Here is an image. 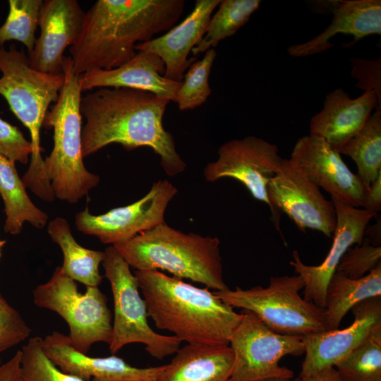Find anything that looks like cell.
I'll list each match as a JSON object with an SVG mask.
<instances>
[{
  "mask_svg": "<svg viewBox=\"0 0 381 381\" xmlns=\"http://www.w3.org/2000/svg\"><path fill=\"white\" fill-rule=\"evenodd\" d=\"M170 101L152 92L127 87H102L81 98L85 119L82 129L83 158L112 143L126 150L150 147L169 176L183 172L185 162L176 151L172 134L163 126Z\"/></svg>",
  "mask_w": 381,
  "mask_h": 381,
  "instance_id": "obj_1",
  "label": "cell"
},
{
  "mask_svg": "<svg viewBox=\"0 0 381 381\" xmlns=\"http://www.w3.org/2000/svg\"><path fill=\"white\" fill-rule=\"evenodd\" d=\"M184 0H98L85 13L81 32L69 48L73 70L80 75L110 70L133 59L135 46L171 29Z\"/></svg>",
  "mask_w": 381,
  "mask_h": 381,
  "instance_id": "obj_2",
  "label": "cell"
},
{
  "mask_svg": "<svg viewBox=\"0 0 381 381\" xmlns=\"http://www.w3.org/2000/svg\"><path fill=\"white\" fill-rule=\"evenodd\" d=\"M148 316L155 326L188 344L229 345L242 314L208 288L159 270H135Z\"/></svg>",
  "mask_w": 381,
  "mask_h": 381,
  "instance_id": "obj_3",
  "label": "cell"
},
{
  "mask_svg": "<svg viewBox=\"0 0 381 381\" xmlns=\"http://www.w3.org/2000/svg\"><path fill=\"white\" fill-rule=\"evenodd\" d=\"M0 95L30 135V164L22 180L36 196L51 202L56 197L41 155L40 129L50 104L57 101L64 83V73H46L32 68L28 56L14 44L8 50L0 48Z\"/></svg>",
  "mask_w": 381,
  "mask_h": 381,
  "instance_id": "obj_4",
  "label": "cell"
},
{
  "mask_svg": "<svg viewBox=\"0 0 381 381\" xmlns=\"http://www.w3.org/2000/svg\"><path fill=\"white\" fill-rule=\"evenodd\" d=\"M217 237L183 233L165 222L114 245L136 270H164L216 291L229 289L223 278Z\"/></svg>",
  "mask_w": 381,
  "mask_h": 381,
  "instance_id": "obj_5",
  "label": "cell"
},
{
  "mask_svg": "<svg viewBox=\"0 0 381 381\" xmlns=\"http://www.w3.org/2000/svg\"><path fill=\"white\" fill-rule=\"evenodd\" d=\"M64 83L54 106L47 112L43 126L54 131V147L44 164L58 199L78 202L97 186L100 178L87 171L82 154V90L80 75L73 70L70 56H64Z\"/></svg>",
  "mask_w": 381,
  "mask_h": 381,
  "instance_id": "obj_6",
  "label": "cell"
},
{
  "mask_svg": "<svg viewBox=\"0 0 381 381\" xmlns=\"http://www.w3.org/2000/svg\"><path fill=\"white\" fill-rule=\"evenodd\" d=\"M301 276L272 277L267 287L248 289L237 286L214 293L234 308L251 311L277 333L304 337L322 332L323 308L302 298Z\"/></svg>",
  "mask_w": 381,
  "mask_h": 381,
  "instance_id": "obj_7",
  "label": "cell"
},
{
  "mask_svg": "<svg viewBox=\"0 0 381 381\" xmlns=\"http://www.w3.org/2000/svg\"><path fill=\"white\" fill-rule=\"evenodd\" d=\"M104 253V276L111 285L114 300L112 334L109 344L111 353L114 355L127 344L139 343L145 345L151 356L159 360L174 354L181 341L174 335L161 334L152 329L138 279L128 264L113 246L107 247Z\"/></svg>",
  "mask_w": 381,
  "mask_h": 381,
  "instance_id": "obj_8",
  "label": "cell"
},
{
  "mask_svg": "<svg viewBox=\"0 0 381 381\" xmlns=\"http://www.w3.org/2000/svg\"><path fill=\"white\" fill-rule=\"evenodd\" d=\"M34 303L59 315L69 329L72 346L87 354L97 342L109 344L112 334L111 313L107 298L98 286L78 291L75 281L57 267L47 282L33 290Z\"/></svg>",
  "mask_w": 381,
  "mask_h": 381,
  "instance_id": "obj_9",
  "label": "cell"
},
{
  "mask_svg": "<svg viewBox=\"0 0 381 381\" xmlns=\"http://www.w3.org/2000/svg\"><path fill=\"white\" fill-rule=\"evenodd\" d=\"M241 314L229 341L234 364L229 381L294 377V372L281 366L279 361L287 355L303 354V337L275 332L251 311L242 310Z\"/></svg>",
  "mask_w": 381,
  "mask_h": 381,
  "instance_id": "obj_10",
  "label": "cell"
},
{
  "mask_svg": "<svg viewBox=\"0 0 381 381\" xmlns=\"http://www.w3.org/2000/svg\"><path fill=\"white\" fill-rule=\"evenodd\" d=\"M270 210L280 231V212L301 230L310 229L331 237L337 226L334 205L289 159H283L267 186ZM281 233V231H280Z\"/></svg>",
  "mask_w": 381,
  "mask_h": 381,
  "instance_id": "obj_11",
  "label": "cell"
},
{
  "mask_svg": "<svg viewBox=\"0 0 381 381\" xmlns=\"http://www.w3.org/2000/svg\"><path fill=\"white\" fill-rule=\"evenodd\" d=\"M177 192L169 181L159 180L146 195L128 205L99 215L85 207L76 214L75 226L79 231L114 246L164 223L166 209Z\"/></svg>",
  "mask_w": 381,
  "mask_h": 381,
  "instance_id": "obj_12",
  "label": "cell"
},
{
  "mask_svg": "<svg viewBox=\"0 0 381 381\" xmlns=\"http://www.w3.org/2000/svg\"><path fill=\"white\" fill-rule=\"evenodd\" d=\"M276 145L255 136L231 140L218 150V159L204 169L205 179L231 178L241 182L257 200L270 209L267 186L282 161Z\"/></svg>",
  "mask_w": 381,
  "mask_h": 381,
  "instance_id": "obj_13",
  "label": "cell"
},
{
  "mask_svg": "<svg viewBox=\"0 0 381 381\" xmlns=\"http://www.w3.org/2000/svg\"><path fill=\"white\" fill-rule=\"evenodd\" d=\"M337 226L333 234V243L329 253L319 265L303 263L297 250H294V260L289 264L294 272L304 282V299L324 308L325 294L331 277L346 250L353 245H361L370 221L376 214L363 208L354 207L336 196L332 195Z\"/></svg>",
  "mask_w": 381,
  "mask_h": 381,
  "instance_id": "obj_14",
  "label": "cell"
},
{
  "mask_svg": "<svg viewBox=\"0 0 381 381\" xmlns=\"http://www.w3.org/2000/svg\"><path fill=\"white\" fill-rule=\"evenodd\" d=\"M351 310L353 321L349 327L303 337L305 358L298 377L334 367L381 327V297L366 299Z\"/></svg>",
  "mask_w": 381,
  "mask_h": 381,
  "instance_id": "obj_15",
  "label": "cell"
},
{
  "mask_svg": "<svg viewBox=\"0 0 381 381\" xmlns=\"http://www.w3.org/2000/svg\"><path fill=\"white\" fill-rule=\"evenodd\" d=\"M307 178L331 196L363 207L365 188L338 150L322 138L306 135L296 143L289 159Z\"/></svg>",
  "mask_w": 381,
  "mask_h": 381,
  "instance_id": "obj_16",
  "label": "cell"
},
{
  "mask_svg": "<svg viewBox=\"0 0 381 381\" xmlns=\"http://www.w3.org/2000/svg\"><path fill=\"white\" fill-rule=\"evenodd\" d=\"M85 13L76 0H45L40 11V35L28 58L32 68L62 74L64 52L78 37Z\"/></svg>",
  "mask_w": 381,
  "mask_h": 381,
  "instance_id": "obj_17",
  "label": "cell"
},
{
  "mask_svg": "<svg viewBox=\"0 0 381 381\" xmlns=\"http://www.w3.org/2000/svg\"><path fill=\"white\" fill-rule=\"evenodd\" d=\"M42 347L61 371L84 381H157L165 366L138 368L114 355L90 357L75 350L68 335L57 331L42 339Z\"/></svg>",
  "mask_w": 381,
  "mask_h": 381,
  "instance_id": "obj_18",
  "label": "cell"
},
{
  "mask_svg": "<svg viewBox=\"0 0 381 381\" xmlns=\"http://www.w3.org/2000/svg\"><path fill=\"white\" fill-rule=\"evenodd\" d=\"M381 110V98L374 91L352 99L342 89L328 93L323 109L310 121V135L325 140L337 150L365 126L372 111Z\"/></svg>",
  "mask_w": 381,
  "mask_h": 381,
  "instance_id": "obj_19",
  "label": "cell"
},
{
  "mask_svg": "<svg viewBox=\"0 0 381 381\" xmlns=\"http://www.w3.org/2000/svg\"><path fill=\"white\" fill-rule=\"evenodd\" d=\"M220 2L221 0H197L193 11L181 23L161 37L136 44L135 51H147L157 55L165 66L164 76L182 82L186 69L198 59V56L188 59V56L205 35L211 14Z\"/></svg>",
  "mask_w": 381,
  "mask_h": 381,
  "instance_id": "obj_20",
  "label": "cell"
},
{
  "mask_svg": "<svg viewBox=\"0 0 381 381\" xmlns=\"http://www.w3.org/2000/svg\"><path fill=\"white\" fill-rule=\"evenodd\" d=\"M164 61L156 54L138 51L125 64L110 70L93 69L80 75L82 91L102 87H127L147 91L176 101L182 82L166 78Z\"/></svg>",
  "mask_w": 381,
  "mask_h": 381,
  "instance_id": "obj_21",
  "label": "cell"
},
{
  "mask_svg": "<svg viewBox=\"0 0 381 381\" xmlns=\"http://www.w3.org/2000/svg\"><path fill=\"white\" fill-rule=\"evenodd\" d=\"M331 24L312 40L292 45L288 54L294 57L310 56L324 52L333 47L330 39L337 34L350 35L351 43L344 44L350 47L365 37L381 35V1L349 0L333 1Z\"/></svg>",
  "mask_w": 381,
  "mask_h": 381,
  "instance_id": "obj_22",
  "label": "cell"
},
{
  "mask_svg": "<svg viewBox=\"0 0 381 381\" xmlns=\"http://www.w3.org/2000/svg\"><path fill=\"white\" fill-rule=\"evenodd\" d=\"M165 365L157 381H229L234 353L229 345L188 344Z\"/></svg>",
  "mask_w": 381,
  "mask_h": 381,
  "instance_id": "obj_23",
  "label": "cell"
},
{
  "mask_svg": "<svg viewBox=\"0 0 381 381\" xmlns=\"http://www.w3.org/2000/svg\"><path fill=\"white\" fill-rule=\"evenodd\" d=\"M373 297H381V262L368 274L357 279L335 272L326 290L322 312L325 329H339L349 310Z\"/></svg>",
  "mask_w": 381,
  "mask_h": 381,
  "instance_id": "obj_24",
  "label": "cell"
},
{
  "mask_svg": "<svg viewBox=\"0 0 381 381\" xmlns=\"http://www.w3.org/2000/svg\"><path fill=\"white\" fill-rule=\"evenodd\" d=\"M0 195L4 204V231L6 233L20 234L25 222L37 229H42L47 224L48 215L30 198L15 163L1 155Z\"/></svg>",
  "mask_w": 381,
  "mask_h": 381,
  "instance_id": "obj_25",
  "label": "cell"
},
{
  "mask_svg": "<svg viewBox=\"0 0 381 381\" xmlns=\"http://www.w3.org/2000/svg\"><path fill=\"white\" fill-rule=\"evenodd\" d=\"M47 233L62 251L64 261L61 267L64 274L86 286H98L103 277L99 273V265L104 259V252L78 244L64 218L56 217L50 221Z\"/></svg>",
  "mask_w": 381,
  "mask_h": 381,
  "instance_id": "obj_26",
  "label": "cell"
},
{
  "mask_svg": "<svg viewBox=\"0 0 381 381\" xmlns=\"http://www.w3.org/2000/svg\"><path fill=\"white\" fill-rule=\"evenodd\" d=\"M339 152L354 161L356 174L367 189L381 174V110H375L363 129Z\"/></svg>",
  "mask_w": 381,
  "mask_h": 381,
  "instance_id": "obj_27",
  "label": "cell"
},
{
  "mask_svg": "<svg viewBox=\"0 0 381 381\" xmlns=\"http://www.w3.org/2000/svg\"><path fill=\"white\" fill-rule=\"evenodd\" d=\"M259 0H222L210 18L202 39L192 49L194 56L215 48L218 43L231 37L246 24L259 8Z\"/></svg>",
  "mask_w": 381,
  "mask_h": 381,
  "instance_id": "obj_28",
  "label": "cell"
},
{
  "mask_svg": "<svg viewBox=\"0 0 381 381\" xmlns=\"http://www.w3.org/2000/svg\"><path fill=\"white\" fill-rule=\"evenodd\" d=\"M334 368L341 381H381V327Z\"/></svg>",
  "mask_w": 381,
  "mask_h": 381,
  "instance_id": "obj_29",
  "label": "cell"
},
{
  "mask_svg": "<svg viewBox=\"0 0 381 381\" xmlns=\"http://www.w3.org/2000/svg\"><path fill=\"white\" fill-rule=\"evenodd\" d=\"M42 0H9V11L5 23L0 27V48L6 42H22L30 53L36 41L35 31Z\"/></svg>",
  "mask_w": 381,
  "mask_h": 381,
  "instance_id": "obj_30",
  "label": "cell"
},
{
  "mask_svg": "<svg viewBox=\"0 0 381 381\" xmlns=\"http://www.w3.org/2000/svg\"><path fill=\"white\" fill-rule=\"evenodd\" d=\"M217 56L214 48L205 52L204 57L195 61L183 75L184 81L178 92L176 101L181 111L201 106L211 94L209 76Z\"/></svg>",
  "mask_w": 381,
  "mask_h": 381,
  "instance_id": "obj_31",
  "label": "cell"
},
{
  "mask_svg": "<svg viewBox=\"0 0 381 381\" xmlns=\"http://www.w3.org/2000/svg\"><path fill=\"white\" fill-rule=\"evenodd\" d=\"M40 337H31L20 349L22 381H84L61 371L45 355Z\"/></svg>",
  "mask_w": 381,
  "mask_h": 381,
  "instance_id": "obj_32",
  "label": "cell"
},
{
  "mask_svg": "<svg viewBox=\"0 0 381 381\" xmlns=\"http://www.w3.org/2000/svg\"><path fill=\"white\" fill-rule=\"evenodd\" d=\"M381 259L380 246L373 245L368 240L361 245L350 247L341 258L336 272L353 279H360L380 262Z\"/></svg>",
  "mask_w": 381,
  "mask_h": 381,
  "instance_id": "obj_33",
  "label": "cell"
},
{
  "mask_svg": "<svg viewBox=\"0 0 381 381\" xmlns=\"http://www.w3.org/2000/svg\"><path fill=\"white\" fill-rule=\"evenodd\" d=\"M31 332L19 312L0 294V354L23 342Z\"/></svg>",
  "mask_w": 381,
  "mask_h": 381,
  "instance_id": "obj_34",
  "label": "cell"
},
{
  "mask_svg": "<svg viewBox=\"0 0 381 381\" xmlns=\"http://www.w3.org/2000/svg\"><path fill=\"white\" fill-rule=\"evenodd\" d=\"M32 145L16 127L0 118V155L11 162L26 164Z\"/></svg>",
  "mask_w": 381,
  "mask_h": 381,
  "instance_id": "obj_35",
  "label": "cell"
},
{
  "mask_svg": "<svg viewBox=\"0 0 381 381\" xmlns=\"http://www.w3.org/2000/svg\"><path fill=\"white\" fill-rule=\"evenodd\" d=\"M351 75L357 80L356 87L374 91L381 98V58L375 60L351 58Z\"/></svg>",
  "mask_w": 381,
  "mask_h": 381,
  "instance_id": "obj_36",
  "label": "cell"
},
{
  "mask_svg": "<svg viewBox=\"0 0 381 381\" xmlns=\"http://www.w3.org/2000/svg\"><path fill=\"white\" fill-rule=\"evenodd\" d=\"M363 209L377 214L381 210V174L366 189Z\"/></svg>",
  "mask_w": 381,
  "mask_h": 381,
  "instance_id": "obj_37",
  "label": "cell"
},
{
  "mask_svg": "<svg viewBox=\"0 0 381 381\" xmlns=\"http://www.w3.org/2000/svg\"><path fill=\"white\" fill-rule=\"evenodd\" d=\"M21 352L18 350L6 362L0 365V381H22Z\"/></svg>",
  "mask_w": 381,
  "mask_h": 381,
  "instance_id": "obj_38",
  "label": "cell"
},
{
  "mask_svg": "<svg viewBox=\"0 0 381 381\" xmlns=\"http://www.w3.org/2000/svg\"><path fill=\"white\" fill-rule=\"evenodd\" d=\"M300 381H341L334 367L327 368L314 375L299 377Z\"/></svg>",
  "mask_w": 381,
  "mask_h": 381,
  "instance_id": "obj_39",
  "label": "cell"
},
{
  "mask_svg": "<svg viewBox=\"0 0 381 381\" xmlns=\"http://www.w3.org/2000/svg\"><path fill=\"white\" fill-rule=\"evenodd\" d=\"M368 238L367 240H368L373 245L375 246H380V221L379 220V222H377L375 225L367 226L365 233L364 236H367Z\"/></svg>",
  "mask_w": 381,
  "mask_h": 381,
  "instance_id": "obj_40",
  "label": "cell"
},
{
  "mask_svg": "<svg viewBox=\"0 0 381 381\" xmlns=\"http://www.w3.org/2000/svg\"><path fill=\"white\" fill-rule=\"evenodd\" d=\"M255 381H300V380H299V377H292V378L271 377V378L258 380Z\"/></svg>",
  "mask_w": 381,
  "mask_h": 381,
  "instance_id": "obj_41",
  "label": "cell"
},
{
  "mask_svg": "<svg viewBox=\"0 0 381 381\" xmlns=\"http://www.w3.org/2000/svg\"><path fill=\"white\" fill-rule=\"evenodd\" d=\"M6 243V241L5 240H0V258L1 256V248L4 246V244Z\"/></svg>",
  "mask_w": 381,
  "mask_h": 381,
  "instance_id": "obj_42",
  "label": "cell"
},
{
  "mask_svg": "<svg viewBox=\"0 0 381 381\" xmlns=\"http://www.w3.org/2000/svg\"><path fill=\"white\" fill-rule=\"evenodd\" d=\"M1 364V358H0V365Z\"/></svg>",
  "mask_w": 381,
  "mask_h": 381,
  "instance_id": "obj_43",
  "label": "cell"
}]
</instances>
